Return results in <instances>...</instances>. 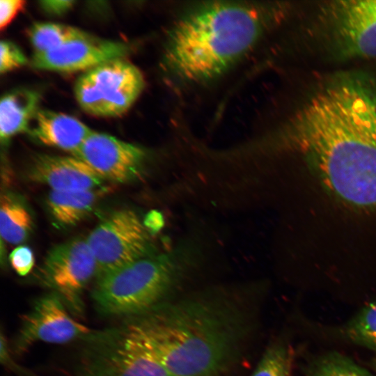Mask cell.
Instances as JSON below:
<instances>
[{
  "mask_svg": "<svg viewBox=\"0 0 376 376\" xmlns=\"http://www.w3.org/2000/svg\"><path fill=\"white\" fill-rule=\"evenodd\" d=\"M89 35L77 28L57 23L38 22L29 31L34 53L48 52L78 38Z\"/></svg>",
  "mask_w": 376,
  "mask_h": 376,
  "instance_id": "18",
  "label": "cell"
},
{
  "mask_svg": "<svg viewBox=\"0 0 376 376\" xmlns=\"http://www.w3.org/2000/svg\"><path fill=\"white\" fill-rule=\"evenodd\" d=\"M84 341L76 376H171L127 321L94 330Z\"/></svg>",
  "mask_w": 376,
  "mask_h": 376,
  "instance_id": "5",
  "label": "cell"
},
{
  "mask_svg": "<svg viewBox=\"0 0 376 376\" xmlns=\"http://www.w3.org/2000/svg\"><path fill=\"white\" fill-rule=\"evenodd\" d=\"M145 80L140 70L122 58L111 60L84 72L75 85V95L86 113L101 117L127 111L142 93Z\"/></svg>",
  "mask_w": 376,
  "mask_h": 376,
  "instance_id": "6",
  "label": "cell"
},
{
  "mask_svg": "<svg viewBox=\"0 0 376 376\" xmlns=\"http://www.w3.org/2000/svg\"><path fill=\"white\" fill-rule=\"evenodd\" d=\"M93 130L73 116L39 109L28 132L39 142L75 155Z\"/></svg>",
  "mask_w": 376,
  "mask_h": 376,
  "instance_id": "13",
  "label": "cell"
},
{
  "mask_svg": "<svg viewBox=\"0 0 376 376\" xmlns=\"http://www.w3.org/2000/svg\"><path fill=\"white\" fill-rule=\"evenodd\" d=\"M9 259L12 267L22 276L27 275L35 263L33 251L26 246L16 247L10 253Z\"/></svg>",
  "mask_w": 376,
  "mask_h": 376,
  "instance_id": "24",
  "label": "cell"
},
{
  "mask_svg": "<svg viewBox=\"0 0 376 376\" xmlns=\"http://www.w3.org/2000/svg\"><path fill=\"white\" fill-rule=\"evenodd\" d=\"M252 312L239 295L212 290L166 300L126 321L171 376H224L251 334Z\"/></svg>",
  "mask_w": 376,
  "mask_h": 376,
  "instance_id": "3",
  "label": "cell"
},
{
  "mask_svg": "<svg viewBox=\"0 0 376 376\" xmlns=\"http://www.w3.org/2000/svg\"><path fill=\"white\" fill-rule=\"evenodd\" d=\"M326 19H376V0L336 1L325 7Z\"/></svg>",
  "mask_w": 376,
  "mask_h": 376,
  "instance_id": "22",
  "label": "cell"
},
{
  "mask_svg": "<svg viewBox=\"0 0 376 376\" xmlns=\"http://www.w3.org/2000/svg\"><path fill=\"white\" fill-rule=\"evenodd\" d=\"M27 174L31 181L59 191L95 189L102 187L104 180L75 156L39 155L33 159Z\"/></svg>",
  "mask_w": 376,
  "mask_h": 376,
  "instance_id": "12",
  "label": "cell"
},
{
  "mask_svg": "<svg viewBox=\"0 0 376 376\" xmlns=\"http://www.w3.org/2000/svg\"><path fill=\"white\" fill-rule=\"evenodd\" d=\"M74 156L104 180L125 183L139 177L147 153L139 146L93 131Z\"/></svg>",
  "mask_w": 376,
  "mask_h": 376,
  "instance_id": "10",
  "label": "cell"
},
{
  "mask_svg": "<svg viewBox=\"0 0 376 376\" xmlns=\"http://www.w3.org/2000/svg\"><path fill=\"white\" fill-rule=\"evenodd\" d=\"M352 342L376 352V301L365 306L345 327Z\"/></svg>",
  "mask_w": 376,
  "mask_h": 376,
  "instance_id": "20",
  "label": "cell"
},
{
  "mask_svg": "<svg viewBox=\"0 0 376 376\" xmlns=\"http://www.w3.org/2000/svg\"><path fill=\"white\" fill-rule=\"evenodd\" d=\"M291 8L283 1H173L160 60L168 86L178 96L205 92L253 65Z\"/></svg>",
  "mask_w": 376,
  "mask_h": 376,
  "instance_id": "2",
  "label": "cell"
},
{
  "mask_svg": "<svg viewBox=\"0 0 376 376\" xmlns=\"http://www.w3.org/2000/svg\"><path fill=\"white\" fill-rule=\"evenodd\" d=\"M32 217L22 203L10 194L1 195L0 232L3 240L10 244L24 242L32 229Z\"/></svg>",
  "mask_w": 376,
  "mask_h": 376,
  "instance_id": "17",
  "label": "cell"
},
{
  "mask_svg": "<svg viewBox=\"0 0 376 376\" xmlns=\"http://www.w3.org/2000/svg\"><path fill=\"white\" fill-rule=\"evenodd\" d=\"M333 45L340 56L376 57V19H326Z\"/></svg>",
  "mask_w": 376,
  "mask_h": 376,
  "instance_id": "14",
  "label": "cell"
},
{
  "mask_svg": "<svg viewBox=\"0 0 376 376\" xmlns=\"http://www.w3.org/2000/svg\"><path fill=\"white\" fill-rule=\"evenodd\" d=\"M25 1L22 0L0 1V28L7 26L19 11L24 6Z\"/></svg>",
  "mask_w": 376,
  "mask_h": 376,
  "instance_id": "25",
  "label": "cell"
},
{
  "mask_svg": "<svg viewBox=\"0 0 376 376\" xmlns=\"http://www.w3.org/2000/svg\"><path fill=\"white\" fill-rule=\"evenodd\" d=\"M308 376H373L350 359L331 352L318 357L308 368Z\"/></svg>",
  "mask_w": 376,
  "mask_h": 376,
  "instance_id": "19",
  "label": "cell"
},
{
  "mask_svg": "<svg viewBox=\"0 0 376 376\" xmlns=\"http://www.w3.org/2000/svg\"><path fill=\"white\" fill-rule=\"evenodd\" d=\"M271 153L300 166L306 237L342 252L376 250V83L324 84L275 124Z\"/></svg>",
  "mask_w": 376,
  "mask_h": 376,
  "instance_id": "1",
  "label": "cell"
},
{
  "mask_svg": "<svg viewBox=\"0 0 376 376\" xmlns=\"http://www.w3.org/2000/svg\"><path fill=\"white\" fill-rule=\"evenodd\" d=\"M292 361L289 347L275 343L268 347L251 376H290Z\"/></svg>",
  "mask_w": 376,
  "mask_h": 376,
  "instance_id": "21",
  "label": "cell"
},
{
  "mask_svg": "<svg viewBox=\"0 0 376 376\" xmlns=\"http://www.w3.org/2000/svg\"><path fill=\"white\" fill-rule=\"evenodd\" d=\"M129 47L119 41L102 39L91 35L71 40L59 47L34 53L33 68L54 72H85L107 61L122 58Z\"/></svg>",
  "mask_w": 376,
  "mask_h": 376,
  "instance_id": "11",
  "label": "cell"
},
{
  "mask_svg": "<svg viewBox=\"0 0 376 376\" xmlns=\"http://www.w3.org/2000/svg\"><path fill=\"white\" fill-rule=\"evenodd\" d=\"M40 95L33 90L19 88L4 95L0 102V136L6 142L15 135L28 132L38 111Z\"/></svg>",
  "mask_w": 376,
  "mask_h": 376,
  "instance_id": "15",
  "label": "cell"
},
{
  "mask_svg": "<svg viewBox=\"0 0 376 376\" xmlns=\"http://www.w3.org/2000/svg\"><path fill=\"white\" fill-rule=\"evenodd\" d=\"M107 188L92 190L51 191L47 203L53 219L63 226H72L85 218L93 210Z\"/></svg>",
  "mask_w": 376,
  "mask_h": 376,
  "instance_id": "16",
  "label": "cell"
},
{
  "mask_svg": "<svg viewBox=\"0 0 376 376\" xmlns=\"http://www.w3.org/2000/svg\"><path fill=\"white\" fill-rule=\"evenodd\" d=\"M375 368H376V361H375Z\"/></svg>",
  "mask_w": 376,
  "mask_h": 376,
  "instance_id": "27",
  "label": "cell"
},
{
  "mask_svg": "<svg viewBox=\"0 0 376 376\" xmlns=\"http://www.w3.org/2000/svg\"><path fill=\"white\" fill-rule=\"evenodd\" d=\"M74 1L48 0L40 2L41 8L46 13L53 15H61L68 11L74 5Z\"/></svg>",
  "mask_w": 376,
  "mask_h": 376,
  "instance_id": "26",
  "label": "cell"
},
{
  "mask_svg": "<svg viewBox=\"0 0 376 376\" xmlns=\"http://www.w3.org/2000/svg\"><path fill=\"white\" fill-rule=\"evenodd\" d=\"M97 274V263L86 239L77 237L49 251L40 271L42 283L57 294L71 314L84 312L82 295Z\"/></svg>",
  "mask_w": 376,
  "mask_h": 376,
  "instance_id": "8",
  "label": "cell"
},
{
  "mask_svg": "<svg viewBox=\"0 0 376 376\" xmlns=\"http://www.w3.org/2000/svg\"><path fill=\"white\" fill-rule=\"evenodd\" d=\"M97 263L96 279L152 254L147 229L132 210L112 212L88 235Z\"/></svg>",
  "mask_w": 376,
  "mask_h": 376,
  "instance_id": "7",
  "label": "cell"
},
{
  "mask_svg": "<svg viewBox=\"0 0 376 376\" xmlns=\"http://www.w3.org/2000/svg\"><path fill=\"white\" fill-rule=\"evenodd\" d=\"M182 252L151 254L97 279L92 297L98 312L128 318L166 301L189 268Z\"/></svg>",
  "mask_w": 376,
  "mask_h": 376,
  "instance_id": "4",
  "label": "cell"
},
{
  "mask_svg": "<svg viewBox=\"0 0 376 376\" xmlns=\"http://www.w3.org/2000/svg\"><path fill=\"white\" fill-rule=\"evenodd\" d=\"M93 331L74 319L61 298L51 292L36 299L22 316L14 349L22 354L37 342L63 344L84 340Z\"/></svg>",
  "mask_w": 376,
  "mask_h": 376,
  "instance_id": "9",
  "label": "cell"
},
{
  "mask_svg": "<svg viewBox=\"0 0 376 376\" xmlns=\"http://www.w3.org/2000/svg\"><path fill=\"white\" fill-rule=\"evenodd\" d=\"M26 63V58L22 50L9 40L0 43V72L6 73L21 67Z\"/></svg>",
  "mask_w": 376,
  "mask_h": 376,
  "instance_id": "23",
  "label": "cell"
}]
</instances>
